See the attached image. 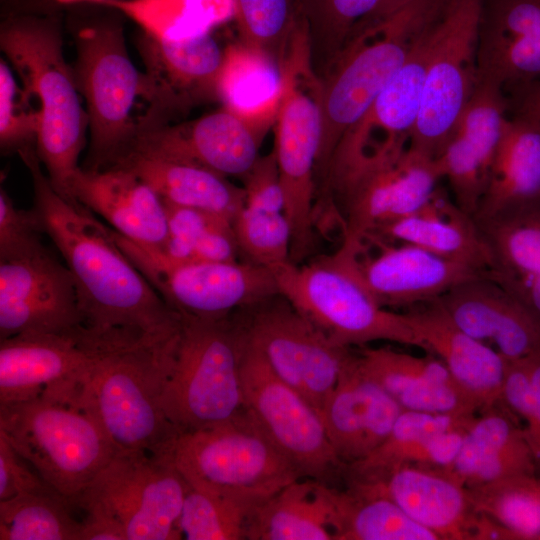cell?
<instances>
[{
    "label": "cell",
    "mask_w": 540,
    "mask_h": 540,
    "mask_svg": "<svg viewBox=\"0 0 540 540\" xmlns=\"http://www.w3.org/2000/svg\"><path fill=\"white\" fill-rule=\"evenodd\" d=\"M33 185V210L75 280L85 327L166 336L181 328L174 312L117 245L111 228L51 184L35 147L18 152Z\"/></svg>",
    "instance_id": "obj_1"
},
{
    "label": "cell",
    "mask_w": 540,
    "mask_h": 540,
    "mask_svg": "<svg viewBox=\"0 0 540 540\" xmlns=\"http://www.w3.org/2000/svg\"><path fill=\"white\" fill-rule=\"evenodd\" d=\"M180 332L111 333L82 374L77 400L117 453L169 456L178 431L164 412L162 394Z\"/></svg>",
    "instance_id": "obj_2"
},
{
    "label": "cell",
    "mask_w": 540,
    "mask_h": 540,
    "mask_svg": "<svg viewBox=\"0 0 540 540\" xmlns=\"http://www.w3.org/2000/svg\"><path fill=\"white\" fill-rule=\"evenodd\" d=\"M0 48L40 116L36 153L53 187L70 199L89 119L64 56L57 12H16L0 26Z\"/></svg>",
    "instance_id": "obj_3"
},
{
    "label": "cell",
    "mask_w": 540,
    "mask_h": 540,
    "mask_svg": "<svg viewBox=\"0 0 540 540\" xmlns=\"http://www.w3.org/2000/svg\"><path fill=\"white\" fill-rule=\"evenodd\" d=\"M446 0H414L359 31L333 61L321 93V138L316 192H328L334 153L417 42L439 17Z\"/></svg>",
    "instance_id": "obj_4"
},
{
    "label": "cell",
    "mask_w": 540,
    "mask_h": 540,
    "mask_svg": "<svg viewBox=\"0 0 540 540\" xmlns=\"http://www.w3.org/2000/svg\"><path fill=\"white\" fill-rule=\"evenodd\" d=\"M357 249L341 244L330 255L272 268L278 289L333 343L345 348L375 341L424 345L403 312L380 306L367 289Z\"/></svg>",
    "instance_id": "obj_5"
},
{
    "label": "cell",
    "mask_w": 540,
    "mask_h": 540,
    "mask_svg": "<svg viewBox=\"0 0 540 540\" xmlns=\"http://www.w3.org/2000/svg\"><path fill=\"white\" fill-rule=\"evenodd\" d=\"M76 58L72 66L89 119V148L84 166H112L135 141L140 119L133 116L137 99L148 106L152 83L132 63L121 20L115 15L83 18L74 33Z\"/></svg>",
    "instance_id": "obj_6"
},
{
    "label": "cell",
    "mask_w": 540,
    "mask_h": 540,
    "mask_svg": "<svg viewBox=\"0 0 540 540\" xmlns=\"http://www.w3.org/2000/svg\"><path fill=\"white\" fill-rule=\"evenodd\" d=\"M309 38L298 29L290 37L282 70L284 95L276 117L275 149L291 228L290 260L301 264L315 250L316 171L321 138V93L310 67Z\"/></svg>",
    "instance_id": "obj_7"
},
{
    "label": "cell",
    "mask_w": 540,
    "mask_h": 540,
    "mask_svg": "<svg viewBox=\"0 0 540 540\" xmlns=\"http://www.w3.org/2000/svg\"><path fill=\"white\" fill-rule=\"evenodd\" d=\"M0 435L70 500L117 453L96 419L75 398L38 397L0 406Z\"/></svg>",
    "instance_id": "obj_8"
},
{
    "label": "cell",
    "mask_w": 540,
    "mask_h": 540,
    "mask_svg": "<svg viewBox=\"0 0 540 540\" xmlns=\"http://www.w3.org/2000/svg\"><path fill=\"white\" fill-rule=\"evenodd\" d=\"M162 406L180 432L229 422L244 410L241 336L233 314L218 320L181 317Z\"/></svg>",
    "instance_id": "obj_9"
},
{
    "label": "cell",
    "mask_w": 540,
    "mask_h": 540,
    "mask_svg": "<svg viewBox=\"0 0 540 540\" xmlns=\"http://www.w3.org/2000/svg\"><path fill=\"white\" fill-rule=\"evenodd\" d=\"M169 457L191 487L258 503L303 478L246 410L224 424L178 433Z\"/></svg>",
    "instance_id": "obj_10"
},
{
    "label": "cell",
    "mask_w": 540,
    "mask_h": 540,
    "mask_svg": "<svg viewBox=\"0 0 540 540\" xmlns=\"http://www.w3.org/2000/svg\"><path fill=\"white\" fill-rule=\"evenodd\" d=\"M112 235L167 305L181 317L218 320L279 292L271 269L246 261H180L142 246L111 228Z\"/></svg>",
    "instance_id": "obj_11"
},
{
    "label": "cell",
    "mask_w": 540,
    "mask_h": 540,
    "mask_svg": "<svg viewBox=\"0 0 540 540\" xmlns=\"http://www.w3.org/2000/svg\"><path fill=\"white\" fill-rule=\"evenodd\" d=\"M482 0H446L429 37L420 113L410 147L436 158L478 83Z\"/></svg>",
    "instance_id": "obj_12"
},
{
    "label": "cell",
    "mask_w": 540,
    "mask_h": 540,
    "mask_svg": "<svg viewBox=\"0 0 540 540\" xmlns=\"http://www.w3.org/2000/svg\"><path fill=\"white\" fill-rule=\"evenodd\" d=\"M239 331L245 410L303 478L332 485L346 467L333 451L320 412L281 380Z\"/></svg>",
    "instance_id": "obj_13"
},
{
    "label": "cell",
    "mask_w": 540,
    "mask_h": 540,
    "mask_svg": "<svg viewBox=\"0 0 540 540\" xmlns=\"http://www.w3.org/2000/svg\"><path fill=\"white\" fill-rule=\"evenodd\" d=\"M233 317L272 371L320 412L351 348L333 343L280 293Z\"/></svg>",
    "instance_id": "obj_14"
},
{
    "label": "cell",
    "mask_w": 540,
    "mask_h": 540,
    "mask_svg": "<svg viewBox=\"0 0 540 540\" xmlns=\"http://www.w3.org/2000/svg\"><path fill=\"white\" fill-rule=\"evenodd\" d=\"M441 179L436 160L410 146L357 169L332 187L342 244L361 251L378 226L422 207Z\"/></svg>",
    "instance_id": "obj_15"
},
{
    "label": "cell",
    "mask_w": 540,
    "mask_h": 540,
    "mask_svg": "<svg viewBox=\"0 0 540 540\" xmlns=\"http://www.w3.org/2000/svg\"><path fill=\"white\" fill-rule=\"evenodd\" d=\"M190 485L169 456L119 452L87 487L121 521L127 540L182 539L179 518Z\"/></svg>",
    "instance_id": "obj_16"
},
{
    "label": "cell",
    "mask_w": 540,
    "mask_h": 540,
    "mask_svg": "<svg viewBox=\"0 0 540 540\" xmlns=\"http://www.w3.org/2000/svg\"><path fill=\"white\" fill-rule=\"evenodd\" d=\"M433 25L341 139L330 166L329 188L360 167L409 147L420 113Z\"/></svg>",
    "instance_id": "obj_17"
},
{
    "label": "cell",
    "mask_w": 540,
    "mask_h": 540,
    "mask_svg": "<svg viewBox=\"0 0 540 540\" xmlns=\"http://www.w3.org/2000/svg\"><path fill=\"white\" fill-rule=\"evenodd\" d=\"M83 327L73 275L45 245L0 260V339L26 333H69Z\"/></svg>",
    "instance_id": "obj_18"
},
{
    "label": "cell",
    "mask_w": 540,
    "mask_h": 540,
    "mask_svg": "<svg viewBox=\"0 0 540 540\" xmlns=\"http://www.w3.org/2000/svg\"><path fill=\"white\" fill-rule=\"evenodd\" d=\"M106 337L83 327L0 339V406L38 397L76 398L81 376Z\"/></svg>",
    "instance_id": "obj_19"
},
{
    "label": "cell",
    "mask_w": 540,
    "mask_h": 540,
    "mask_svg": "<svg viewBox=\"0 0 540 540\" xmlns=\"http://www.w3.org/2000/svg\"><path fill=\"white\" fill-rule=\"evenodd\" d=\"M135 45L153 88L140 130L169 123L193 103L217 98L224 50L212 32L177 42L156 40L140 31Z\"/></svg>",
    "instance_id": "obj_20"
},
{
    "label": "cell",
    "mask_w": 540,
    "mask_h": 540,
    "mask_svg": "<svg viewBox=\"0 0 540 540\" xmlns=\"http://www.w3.org/2000/svg\"><path fill=\"white\" fill-rule=\"evenodd\" d=\"M508 117L504 92L478 81L444 148L435 158L454 201L473 218Z\"/></svg>",
    "instance_id": "obj_21"
},
{
    "label": "cell",
    "mask_w": 540,
    "mask_h": 540,
    "mask_svg": "<svg viewBox=\"0 0 540 540\" xmlns=\"http://www.w3.org/2000/svg\"><path fill=\"white\" fill-rule=\"evenodd\" d=\"M264 133L223 107L184 124L145 129L127 152L160 154L197 163L224 177H244L258 159Z\"/></svg>",
    "instance_id": "obj_22"
},
{
    "label": "cell",
    "mask_w": 540,
    "mask_h": 540,
    "mask_svg": "<svg viewBox=\"0 0 540 540\" xmlns=\"http://www.w3.org/2000/svg\"><path fill=\"white\" fill-rule=\"evenodd\" d=\"M367 240L379 251L358 254V268L373 298L387 309L405 311L435 301L458 283L485 274L415 245H392L372 236Z\"/></svg>",
    "instance_id": "obj_23"
},
{
    "label": "cell",
    "mask_w": 540,
    "mask_h": 540,
    "mask_svg": "<svg viewBox=\"0 0 540 540\" xmlns=\"http://www.w3.org/2000/svg\"><path fill=\"white\" fill-rule=\"evenodd\" d=\"M435 301L461 330L508 361L540 352V325L486 273L458 283Z\"/></svg>",
    "instance_id": "obj_24"
},
{
    "label": "cell",
    "mask_w": 540,
    "mask_h": 540,
    "mask_svg": "<svg viewBox=\"0 0 540 540\" xmlns=\"http://www.w3.org/2000/svg\"><path fill=\"white\" fill-rule=\"evenodd\" d=\"M402 411L362 372L351 348L320 415L336 457L347 467L367 457L386 439Z\"/></svg>",
    "instance_id": "obj_25"
},
{
    "label": "cell",
    "mask_w": 540,
    "mask_h": 540,
    "mask_svg": "<svg viewBox=\"0 0 540 540\" xmlns=\"http://www.w3.org/2000/svg\"><path fill=\"white\" fill-rule=\"evenodd\" d=\"M477 62L503 92L540 81V0H482Z\"/></svg>",
    "instance_id": "obj_26"
},
{
    "label": "cell",
    "mask_w": 540,
    "mask_h": 540,
    "mask_svg": "<svg viewBox=\"0 0 540 540\" xmlns=\"http://www.w3.org/2000/svg\"><path fill=\"white\" fill-rule=\"evenodd\" d=\"M347 480L388 497L439 540H476L481 514L468 489L441 469L404 465L374 480Z\"/></svg>",
    "instance_id": "obj_27"
},
{
    "label": "cell",
    "mask_w": 540,
    "mask_h": 540,
    "mask_svg": "<svg viewBox=\"0 0 540 540\" xmlns=\"http://www.w3.org/2000/svg\"><path fill=\"white\" fill-rule=\"evenodd\" d=\"M70 199L101 216L125 238L165 250L169 232L164 201L132 171L80 167L70 184Z\"/></svg>",
    "instance_id": "obj_28"
},
{
    "label": "cell",
    "mask_w": 540,
    "mask_h": 540,
    "mask_svg": "<svg viewBox=\"0 0 540 540\" xmlns=\"http://www.w3.org/2000/svg\"><path fill=\"white\" fill-rule=\"evenodd\" d=\"M362 372L403 410L476 415L480 408L434 354L414 356L390 347H359L354 352Z\"/></svg>",
    "instance_id": "obj_29"
},
{
    "label": "cell",
    "mask_w": 540,
    "mask_h": 540,
    "mask_svg": "<svg viewBox=\"0 0 540 540\" xmlns=\"http://www.w3.org/2000/svg\"><path fill=\"white\" fill-rule=\"evenodd\" d=\"M424 350L437 356L480 412L501 404L507 360L461 330L436 301L403 311ZM479 412V413H480Z\"/></svg>",
    "instance_id": "obj_30"
},
{
    "label": "cell",
    "mask_w": 540,
    "mask_h": 540,
    "mask_svg": "<svg viewBox=\"0 0 540 540\" xmlns=\"http://www.w3.org/2000/svg\"><path fill=\"white\" fill-rule=\"evenodd\" d=\"M476 415L403 410L386 439L367 457L346 467V478L374 480L404 465L445 469L457 456Z\"/></svg>",
    "instance_id": "obj_31"
},
{
    "label": "cell",
    "mask_w": 540,
    "mask_h": 540,
    "mask_svg": "<svg viewBox=\"0 0 540 540\" xmlns=\"http://www.w3.org/2000/svg\"><path fill=\"white\" fill-rule=\"evenodd\" d=\"M524 427L502 404L475 416L452 464L441 469L467 489L503 478L536 474Z\"/></svg>",
    "instance_id": "obj_32"
},
{
    "label": "cell",
    "mask_w": 540,
    "mask_h": 540,
    "mask_svg": "<svg viewBox=\"0 0 540 540\" xmlns=\"http://www.w3.org/2000/svg\"><path fill=\"white\" fill-rule=\"evenodd\" d=\"M369 236L415 245L485 273L492 268L489 248L474 218L439 185L418 210L378 226Z\"/></svg>",
    "instance_id": "obj_33"
},
{
    "label": "cell",
    "mask_w": 540,
    "mask_h": 540,
    "mask_svg": "<svg viewBox=\"0 0 540 540\" xmlns=\"http://www.w3.org/2000/svg\"><path fill=\"white\" fill-rule=\"evenodd\" d=\"M112 166L135 173L164 201L208 211L232 223L245 205L244 188L191 161L131 150Z\"/></svg>",
    "instance_id": "obj_34"
},
{
    "label": "cell",
    "mask_w": 540,
    "mask_h": 540,
    "mask_svg": "<svg viewBox=\"0 0 540 540\" xmlns=\"http://www.w3.org/2000/svg\"><path fill=\"white\" fill-rule=\"evenodd\" d=\"M331 485L296 479L249 516L245 540H335Z\"/></svg>",
    "instance_id": "obj_35"
},
{
    "label": "cell",
    "mask_w": 540,
    "mask_h": 540,
    "mask_svg": "<svg viewBox=\"0 0 540 540\" xmlns=\"http://www.w3.org/2000/svg\"><path fill=\"white\" fill-rule=\"evenodd\" d=\"M540 197V126L509 112L474 219Z\"/></svg>",
    "instance_id": "obj_36"
},
{
    "label": "cell",
    "mask_w": 540,
    "mask_h": 540,
    "mask_svg": "<svg viewBox=\"0 0 540 540\" xmlns=\"http://www.w3.org/2000/svg\"><path fill=\"white\" fill-rule=\"evenodd\" d=\"M284 89L283 70L274 56L245 43L224 49L217 80L223 107L265 132L276 120Z\"/></svg>",
    "instance_id": "obj_37"
},
{
    "label": "cell",
    "mask_w": 540,
    "mask_h": 540,
    "mask_svg": "<svg viewBox=\"0 0 540 540\" xmlns=\"http://www.w3.org/2000/svg\"><path fill=\"white\" fill-rule=\"evenodd\" d=\"M474 220L492 257L489 277L507 285L540 275V197Z\"/></svg>",
    "instance_id": "obj_38"
},
{
    "label": "cell",
    "mask_w": 540,
    "mask_h": 540,
    "mask_svg": "<svg viewBox=\"0 0 540 540\" xmlns=\"http://www.w3.org/2000/svg\"><path fill=\"white\" fill-rule=\"evenodd\" d=\"M335 540H439L388 497L352 482L331 485Z\"/></svg>",
    "instance_id": "obj_39"
},
{
    "label": "cell",
    "mask_w": 540,
    "mask_h": 540,
    "mask_svg": "<svg viewBox=\"0 0 540 540\" xmlns=\"http://www.w3.org/2000/svg\"><path fill=\"white\" fill-rule=\"evenodd\" d=\"M98 6L122 12L143 33L165 42L210 33L234 16L233 0H121Z\"/></svg>",
    "instance_id": "obj_40"
},
{
    "label": "cell",
    "mask_w": 540,
    "mask_h": 540,
    "mask_svg": "<svg viewBox=\"0 0 540 540\" xmlns=\"http://www.w3.org/2000/svg\"><path fill=\"white\" fill-rule=\"evenodd\" d=\"M164 204L169 232L165 253L180 261H238L240 253L230 220L197 208Z\"/></svg>",
    "instance_id": "obj_41"
},
{
    "label": "cell",
    "mask_w": 540,
    "mask_h": 540,
    "mask_svg": "<svg viewBox=\"0 0 540 540\" xmlns=\"http://www.w3.org/2000/svg\"><path fill=\"white\" fill-rule=\"evenodd\" d=\"M75 505L59 493H28L0 501V540H79Z\"/></svg>",
    "instance_id": "obj_42"
},
{
    "label": "cell",
    "mask_w": 540,
    "mask_h": 540,
    "mask_svg": "<svg viewBox=\"0 0 540 540\" xmlns=\"http://www.w3.org/2000/svg\"><path fill=\"white\" fill-rule=\"evenodd\" d=\"M468 491L475 510L501 524L516 540H540V476H511Z\"/></svg>",
    "instance_id": "obj_43"
},
{
    "label": "cell",
    "mask_w": 540,
    "mask_h": 540,
    "mask_svg": "<svg viewBox=\"0 0 540 540\" xmlns=\"http://www.w3.org/2000/svg\"><path fill=\"white\" fill-rule=\"evenodd\" d=\"M261 503L248 498L214 494L190 486L179 530L188 540H244L246 524Z\"/></svg>",
    "instance_id": "obj_44"
},
{
    "label": "cell",
    "mask_w": 540,
    "mask_h": 540,
    "mask_svg": "<svg viewBox=\"0 0 540 540\" xmlns=\"http://www.w3.org/2000/svg\"><path fill=\"white\" fill-rule=\"evenodd\" d=\"M382 0H298L309 41L327 43L333 60L372 23Z\"/></svg>",
    "instance_id": "obj_45"
},
{
    "label": "cell",
    "mask_w": 540,
    "mask_h": 540,
    "mask_svg": "<svg viewBox=\"0 0 540 540\" xmlns=\"http://www.w3.org/2000/svg\"><path fill=\"white\" fill-rule=\"evenodd\" d=\"M232 225L243 261L269 269L291 262V228L284 212L244 205Z\"/></svg>",
    "instance_id": "obj_46"
},
{
    "label": "cell",
    "mask_w": 540,
    "mask_h": 540,
    "mask_svg": "<svg viewBox=\"0 0 540 540\" xmlns=\"http://www.w3.org/2000/svg\"><path fill=\"white\" fill-rule=\"evenodd\" d=\"M242 43L274 56L302 21L298 0H233Z\"/></svg>",
    "instance_id": "obj_47"
},
{
    "label": "cell",
    "mask_w": 540,
    "mask_h": 540,
    "mask_svg": "<svg viewBox=\"0 0 540 540\" xmlns=\"http://www.w3.org/2000/svg\"><path fill=\"white\" fill-rule=\"evenodd\" d=\"M10 65L0 61V147L2 153L35 147L40 127L38 109L19 87Z\"/></svg>",
    "instance_id": "obj_48"
},
{
    "label": "cell",
    "mask_w": 540,
    "mask_h": 540,
    "mask_svg": "<svg viewBox=\"0 0 540 540\" xmlns=\"http://www.w3.org/2000/svg\"><path fill=\"white\" fill-rule=\"evenodd\" d=\"M44 234L33 209H18L5 189L0 190V260L32 253L44 246Z\"/></svg>",
    "instance_id": "obj_49"
},
{
    "label": "cell",
    "mask_w": 540,
    "mask_h": 540,
    "mask_svg": "<svg viewBox=\"0 0 540 540\" xmlns=\"http://www.w3.org/2000/svg\"><path fill=\"white\" fill-rule=\"evenodd\" d=\"M28 493L59 492L0 435V501Z\"/></svg>",
    "instance_id": "obj_50"
},
{
    "label": "cell",
    "mask_w": 540,
    "mask_h": 540,
    "mask_svg": "<svg viewBox=\"0 0 540 540\" xmlns=\"http://www.w3.org/2000/svg\"><path fill=\"white\" fill-rule=\"evenodd\" d=\"M243 178L246 206L268 212H284L285 199L274 151L258 157Z\"/></svg>",
    "instance_id": "obj_51"
},
{
    "label": "cell",
    "mask_w": 540,
    "mask_h": 540,
    "mask_svg": "<svg viewBox=\"0 0 540 540\" xmlns=\"http://www.w3.org/2000/svg\"><path fill=\"white\" fill-rule=\"evenodd\" d=\"M83 513L79 540H127L124 527L113 510L89 489L71 499Z\"/></svg>",
    "instance_id": "obj_52"
},
{
    "label": "cell",
    "mask_w": 540,
    "mask_h": 540,
    "mask_svg": "<svg viewBox=\"0 0 540 540\" xmlns=\"http://www.w3.org/2000/svg\"><path fill=\"white\" fill-rule=\"evenodd\" d=\"M501 404L524 422V428L532 422L534 394L527 358L507 360Z\"/></svg>",
    "instance_id": "obj_53"
},
{
    "label": "cell",
    "mask_w": 540,
    "mask_h": 540,
    "mask_svg": "<svg viewBox=\"0 0 540 540\" xmlns=\"http://www.w3.org/2000/svg\"><path fill=\"white\" fill-rule=\"evenodd\" d=\"M504 93L510 113L529 117L540 126V81L518 86Z\"/></svg>",
    "instance_id": "obj_54"
},
{
    "label": "cell",
    "mask_w": 540,
    "mask_h": 540,
    "mask_svg": "<svg viewBox=\"0 0 540 540\" xmlns=\"http://www.w3.org/2000/svg\"><path fill=\"white\" fill-rule=\"evenodd\" d=\"M534 394V416L524 428L528 443L534 453L537 465L540 464V352L527 358Z\"/></svg>",
    "instance_id": "obj_55"
},
{
    "label": "cell",
    "mask_w": 540,
    "mask_h": 540,
    "mask_svg": "<svg viewBox=\"0 0 540 540\" xmlns=\"http://www.w3.org/2000/svg\"><path fill=\"white\" fill-rule=\"evenodd\" d=\"M121 1V0H33L32 7H39L42 10L40 13L56 12L55 10L61 7H85L98 6L103 2Z\"/></svg>",
    "instance_id": "obj_56"
},
{
    "label": "cell",
    "mask_w": 540,
    "mask_h": 540,
    "mask_svg": "<svg viewBox=\"0 0 540 540\" xmlns=\"http://www.w3.org/2000/svg\"><path fill=\"white\" fill-rule=\"evenodd\" d=\"M412 1L414 0H382L380 8L376 13L372 23L390 16L391 14L395 13L396 11H398Z\"/></svg>",
    "instance_id": "obj_57"
}]
</instances>
